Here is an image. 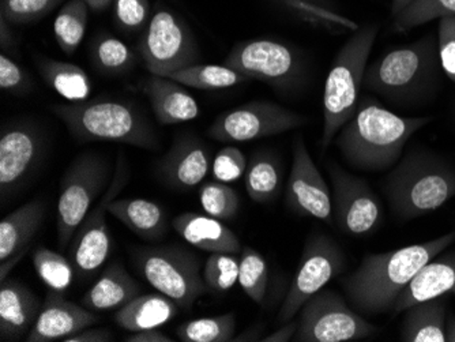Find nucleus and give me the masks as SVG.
I'll use <instances>...</instances> for the list:
<instances>
[{"label":"nucleus","mask_w":455,"mask_h":342,"mask_svg":"<svg viewBox=\"0 0 455 342\" xmlns=\"http://www.w3.org/2000/svg\"><path fill=\"white\" fill-rule=\"evenodd\" d=\"M455 242V229L426 243L364 255L357 269L341 278L350 305L360 314L390 313L420 270Z\"/></svg>","instance_id":"nucleus-1"},{"label":"nucleus","mask_w":455,"mask_h":342,"mask_svg":"<svg viewBox=\"0 0 455 342\" xmlns=\"http://www.w3.org/2000/svg\"><path fill=\"white\" fill-rule=\"evenodd\" d=\"M431 120L400 116L378 99L364 96L352 119L337 135L336 147L355 170L382 172L397 164L408 140Z\"/></svg>","instance_id":"nucleus-2"},{"label":"nucleus","mask_w":455,"mask_h":342,"mask_svg":"<svg viewBox=\"0 0 455 342\" xmlns=\"http://www.w3.org/2000/svg\"><path fill=\"white\" fill-rule=\"evenodd\" d=\"M438 37L426 36L418 42L388 51L367 66L363 89L397 107L423 104L441 86Z\"/></svg>","instance_id":"nucleus-3"},{"label":"nucleus","mask_w":455,"mask_h":342,"mask_svg":"<svg viewBox=\"0 0 455 342\" xmlns=\"http://www.w3.org/2000/svg\"><path fill=\"white\" fill-rule=\"evenodd\" d=\"M383 194L400 221L432 213L455 196V167L426 149H411L383 182Z\"/></svg>","instance_id":"nucleus-4"},{"label":"nucleus","mask_w":455,"mask_h":342,"mask_svg":"<svg viewBox=\"0 0 455 342\" xmlns=\"http://www.w3.org/2000/svg\"><path fill=\"white\" fill-rule=\"evenodd\" d=\"M52 111L76 139L119 142L149 150L158 147L157 135L145 115L123 99L59 104Z\"/></svg>","instance_id":"nucleus-5"},{"label":"nucleus","mask_w":455,"mask_h":342,"mask_svg":"<svg viewBox=\"0 0 455 342\" xmlns=\"http://www.w3.org/2000/svg\"><path fill=\"white\" fill-rule=\"evenodd\" d=\"M378 33L377 24L359 28L334 58L324 83L322 149L333 144L342 127L356 112L368 56L377 42Z\"/></svg>","instance_id":"nucleus-6"},{"label":"nucleus","mask_w":455,"mask_h":342,"mask_svg":"<svg viewBox=\"0 0 455 342\" xmlns=\"http://www.w3.org/2000/svg\"><path fill=\"white\" fill-rule=\"evenodd\" d=\"M135 266L155 290L172 298L181 308L208 292L198 258L180 247H142L132 254Z\"/></svg>","instance_id":"nucleus-7"},{"label":"nucleus","mask_w":455,"mask_h":342,"mask_svg":"<svg viewBox=\"0 0 455 342\" xmlns=\"http://www.w3.org/2000/svg\"><path fill=\"white\" fill-rule=\"evenodd\" d=\"M109 164L99 153H82L71 163L60 183L58 201L59 247L71 243L94 201L109 186Z\"/></svg>","instance_id":"nucleus-8"},{"label":"nucleus","mask_w":455,"mask_h":342,"mask_svg":"<svg viewBox=\"0 0 455 342\" xmlns=\"http://www.w3.org/2000/svg\"><path fill=\"white\" fill-rule=\"evenodd\" d=\"M224 65L250 79L262 81L281 93H292L306 79L307 68L301 53L268 38L237 43L224 59Z\"/></svg>","instance_id":"nucleus-9"},{"label":"nucleus","mask_w":455,"mask_h":342,"mask_svg":"<svg viewBox=\"0 0 455 342\" xmlns=\"http://www.w3.org/2000/svg\"><path fill=\"white\" fill-rule=\"evenodd\" d=\"M293 341L347 342L375 336L379 329L352 310L339 293L319 290L298 313Z\"/></svg>","instance_id":"nucleus-10"},{"label":"nucleus","mask_w":455,"mask_h":342,"mask_svg":"<svg viewBox=\"0 0 455 342\" xmlns=\"http://www.w3.org/2000/svg\"><path fill=\"white\" fill-rule=\"evenodd\" d=\"M347 266L344 250L336 240L323 232H315L307 239L300 265L289 287L285 300L278 311L277 322L286 323L298 315L309 298H313Z\"/></svg>","instance_id":"nucleus-11"},{"label":"nucleus","mask_w":455,"mask_h":342,"mask_svg":"<svg viewBox=\"0 0 455 342\" xmlns=\"http://www.w3.org/2000/svg\"><path fill=\"white\" fill-rule=\"evenodd\" d=\"M138 51L150 74L168 78L199 62L193 33L175 12L165 9H158L150 18Z\"/></svg>","instance_id":"nucleus-12"},{"label":"nucleus","mask_w":455,"mask_h":342,"mask_svg":"<svg viewBox=\"0 0 455 342\" xmlns=\"http://www.w3.org/2000/svg\"><path fill=\"white\" fill-rule=\"evenodd\" d=\"M129 180V163L124 155L120 153L116 170L106 193L100 198L99 203L91 209L71 240L68 259L71 260L79 280L91 277L108 259L111 252V235L106 223V213L111 201L117 198Z\"/></svg>","instance_id":"nucleus-13"},{"label":"nucleus","mask_w":455,"mask_h":342,"mask_svg":"<svg viewBox=\"0 0 455 342\" xmlns=\"http://www.w3.org/2000/svg\"><path fill=\"white\" fill-rule=\"evenodd\" d=\"M306 123L307 117L292 109L270 101H251L220 115L208 135L222 144H240L283 134Z\"/></svg>","instance_id":"nucleus-14"},{"label":"nucleus","mask_w":455,"mask_h":342,"mask_svg":"<svg viewBox=\"0 0 455 342\" xmlns=\"http://www.w3.org/2000/svg\"><path fill=\"white\" fill-rule=\"evenodd\" d=\"M330 180L333 186V217L339 231L350 236H367L382 221V203L365 180L329 165Z\"/></svg>","instance_id":"nucleus-15"},{"label":"nucleus","mask_w":455,"mask_h":342,"mask_svg":"<svg viewBox=\"0 0 455 342\" xmlns=\"http://www.w3.org/2000/svg\"><path fill=\"white\" fill-rule=\"evenodd\" d=\"M286 203L300 216L321 219L333 226L331 194L307 149L303 137H299L293 147L292 170L286 186Z\"/></svg>","instance_id":"nucleus-16"},{"label":"nucleus","mask_w":455,"mask_h":342,"mask_svg":"<svg viewBox=\"0 0 455 342\" xmlns=\"http://www.w3.org/2000/svg\"><path fill=\"white\" fill-rule=\"evenodd\" d=\"M44 149L40 130L32 123L6 124L0 135V190L12 193L33 172Z\"/></svg>","instance_id":"nucleus-17"},{"label":"nucleus","mask_w":455,"mask_h":342,"mask_svg":"<svg viewBox=\"0 0 455 342\" xmlns=\"http://www.w3.org/2000/svg\"><path fill=\"white\" fill-rule=\"evenodd\" d=\"M211 153L199 138L183 135L173 142L158 164L161 179L176 190H191L211 170Z\"/></svg>","instance_id":"nucleus-18"},{"label":"nucleus","mask_w":455,"mask_h":342,"mask_svg":"<svg viewBox=\"0 0 455 342\" xmlns=\"http://www.w3.org/2000/svg\"><path fill=\"white\" fill-rule=\"evenodd\" d=\"M97 323L93 311L66 300L61 293L50 290L37 321L27 336L29 342H52L68 338Z\"/></svg>","instance_id":"nucleus-19"},{"label":"nucleus","mask_w":455,"mask_h":342,"mask_svg":"<svg viewBox=\"0 0 455 342\" xmlns=\"http://www.w3.org/2000/svg\"><path fill=\"white\" fill-rule=\"evenodd\" d=\"M37 296L18 280L2 281L0 285V338L20 341L32 330L40 314Z\"/></svg>","instance_id":"nucleus-20"},{"label":"nucleus","mask_w":455,"mask_h":342,"mask_svg":"<svg viewBox=\"0 0 455 342\" xmlns=\"http://www.w3.org/2000/svg\"><path fill=\"white\" fill-rule=\"evenodd\" d=\"M446 295L455 296V250L447 249L429 260L413 278L398 298L393 314L398 315L416 303Z\"/></svg>","instance_id":"nucleus-21"},{"label":"nucleus","mask_w":455,"mask_h":342,"mask_svg":"<svg viewBox=\"0 0 455 342\" xmlns=\"http://www.w3.org/2000/svg\"><path fill=\"white\" fill-rule=\"evenodd\" d=\"M142 91L149 99L156 119L163 126L186 123L199 115L196 99L175 79L150 74L142 84Z\"/></svg>","instance_id":"nucleus-22"},{"label":"nucleus","mask_w":455,"mask_h":342,"mask_svg":"<svg viewBox=\"0 0 455 342\" xmlns=\"http://www.w3.org/2000/svg\"><path fill=\"white\" fill-rule=\"evenodd\" d=\"M172 227L181 239L196 249L208 252L240 254L242 244L234 231L222 224L221 219L209 214L183 213L172 219Z\"/></svg>","instance_id":"nucleus-23"},{"label":"nucleus","mask_w":455,"mask_h":342,"mask_svg":"<svg viewBox=\"0 0 455 342\" xmlns=\"http://www.w3.org/2000/svg\"><path fill=\"white\" fill-rule=\"evenodd\" d=\"M137 281L124 270L119 262H112L93 287L82 298L84 307L91 311L119 310L140 295Z\"/></svg>","instance_id":"nucleus-24"},{"label":"nucleus","mask_w":455,"mask_h":342,"mask_svg":"<svg viewBox=\"0 0 455 342\" xmlns=\"http://www.w3.org/2000/svg\"><path fill=\"white\" fill-rule=\"evenodd\" d=\"M403 313L401 341L447 342V310L443 296L416 303Z\"/></svg>","instance_id":"nucleus-25"},{"label":"nucleus","mask_w":455,"mask_h":342,"mask_svg":"<svg viewBox=\"0 0 455 342\" xmlns=\"http://www.w3.org/2000/svg\"><path fill=\"white\" fill-rule=\"evenodd\" d=\"M179 306L163 293L138 295L129 305L119 308L115 322L124 330L140 331L158 329L165 325L178 314Z\"/></svg>","instance_id":"nucleus-26"},{"label":"nucleus","mask_w":455,"mask_h":342,"mask_svg":"<svg viewBox=\"0 0 455 342\" xmlns=\"http://www.w3.org/2000/svg\"><path fill=\"white\" fill-rule=\"evenodd\" d=\"M45 205L36 199L4 217L0 223V262L22 251L44 221Z\"/></svg>","instance_id":"nucleus-27"},{"label":"nucleus","mask_w":455,"mask_h":342,"mask_svg":"<svg viewBox=\"0 0 455 342\" xmlns=\"http://www.w3.org/2000/svg\"><path fill=\"white\" fill-rule=\"evenodd\" d=\"M108 211L143 239L158 240L167 234L165 211L153 201L143 198H115L109 203Z\"/></svg>","instance_id":"nucleus-28"},{"label":"nucleus","mask_w":455,"mask_h":342,"mask_svg":"<svg viewBox=\"0 0 455 342\" xmlns=\"http://www.w3.org/2000/svg\"><path fill=\"white\" fill-rule=\"evenodd\" d=\"M36 66L45 84L70 103L86 101L91 96V78L79 66L44 56L36 58Z\"/></svg>","instance_id":"nucleus-29"},{"label":"nucleus","mask_w":455,"mask_h":342,"mask_svg":"<svg viewBox=\"0 0 455 342\" xmlns=\"http://www.w3.org/2000/svg\"><path fill=\"white\" fill-rule=\"evenodd\" d=\"M244 182L248 195L254 203H268L275 201L283 182L277 157L270 153H255L245 170Z\"/></svg>","instance_id":"nucleus-30"},{"label":"nucleus","mask_w":455,"mask_h":342,"mask_svg":"<svg viewBox=\"0 0 455 342\" xmlns=\"http://www.w3.org/2000/svg\"><path fill=\"white\" fill-rule=\"evenodd\" d=\"M289 12L303 21L330 32H356L359 25L352 21L334 4V0H278Z\"/></svg>","instance_id":"nucleus-31"},{"label":"nucleus","mask_w":455,"mask_h":342,"mask_svg":"<svg viewBox=\"0 0 455 342\" xmlns=\"http://www.w3.org/2000/svg\"><path fill=\"white\" fill-rule=\"evenodd\" d=\"M186 88L199 89V91H220L232 88L240 84L251 81L239 71L225 65H191L181 68L170 76Z\"/></svg>","instance_id":"nucleus-32"},{"label":"nucleus","mask_w":455,"mask_h":342,"mask_svg":"<svg viewBox=\"0 0 455 342\" xmlns=\"http://www.w3.org/2000/svg\"><path fill=\"white\" fill-rule=\"evenodd\" d=\"M89 6L85 0H68L56 15L53 33L63 52L73 55L88 29Z\"/></svg>","instance_id":"nucleus-33"},{"label":"nucleus","mask_w":455,"mask_h":342,"mask_svg":"<svg viewBox=\"0 0 455 342\" xmlns=\"http://www.w3.org/2000/svg\"><path fill=\"white\" fill-rule=\"evenodd\" d=\"M236 330L235 314L194 319L179 326L176 334L183 342L234 341Z\"/></svg>","instance_id":"nucleus-34"},{"label":"nucleus","mask_w":455,"mask_h":342,"mask_svg":"<svg viewBox=\"0 0 455 342\" xmlns=\"http://www.w3.org/2000/svg\"><path fill=\"white\" fill-rule=\"evenodd\" d=\"M33 265L40 280L53 292L63 293L70 288L76 270L68 258L41 246L33 254Z\"/></svg>","instance_id":"nucleus-35"},{"label":"nucleus","mask_w":455,"mask_h":342,"mask_svg":"<svg viewBox=\"0 0 455 342\" xmlns=\"http://www.w3.org/2000/svg\"><path fill=\"white\" fill-rule=\"evenodd\" d=\"M239 282L245 295L263 305L268 284V267L265 258L251 247H243L240 252Z\"/></svg>","instance_id":"nucleus-36"},{"label":"nucleus","mask_w":455,"mask_h":342,"mask_svg":"<svg viewBox=\"0 0 455 342\" xmlns=\"http://www.w3.org/2000/svg\"><path fill=\"white\" fill-rule=\"evenodd\" d=\"M444 17H455V0H416L393 17V28L405 33Z\"/></svg>","instance_id":"nucleus-37"},{"label":"nucleus","mask_w":455,"mask_h":342,"mask_svg":"<svg viewBox=\"0 0 455 342\" xmlns=\"http://www.w3.org/2000/svg\"><path fill=\"white\" fill-rule=\"evenodd\" d=\"M92 59L100 71L106 74H122L135 65L132 51L119 38L101 36L92 45Z\"/></svg>","instance_id":"nucleus-38"},{"label":"nucleus","mask_w":455,"mask_h":342,"mask_svg":"<svg viewBox=\"0 0 455 342\" xmlns=\"http://www.w3.org/2000/svg\"><path fill=\"white\" fill-rule=\"evenodd\" d=\"M199 203L204 213L221 221H229L239 211L240 199L234 188L216 180L201 186Z\"/></svg>","instance_id":"nucleus-39"},{"label":"nucleus","mask_w":455,"mask_h":342,"mask_svg":"<svg viewBox=\"0 0 455 342\" xmlns=\"http://www.w3.org/2000/svg\"><path fill=\"white\" fill-rule=\"evenodd\" d=\"M240 259L235 254L212 252L202 272L204 284L212 292H227L239 281Z\"/></svg>","instance_id":"nucleus-40"},{"label":"nucleus","mask_w":455,"mask_h":342,"mask_svg":"<svg viewBox=\"0 0 455 342\" xmlns=\"http://www.w3.org/2000/svg\"><path fill=\"white\" fill-rule=\"evenodd\" d=\"M61 0H2L0 17L9 24L29 25L47 17Z\"/></svg>","instance_id":"nucleus-41"},{"label":"nucleus","mask_w":455,"mask_h":342,"mask_svg":"<svg viewBox=\"0 0 455 342\" xmlns=\"http://www.w3.org/2000/svg\"><path fill=\"white\" fill-rule=\"evenodd\" d=\"M247 157L236 147H225L217 153L212 163V175L217 182L232 183L244 176Z\"/></svg>","instance_id":"nucleus-42"},{"label":"nucleus","mask_w":455,"mask_h":342,"mask_svg":"<svg viewBox=\"0 0 455 342\" xmlns=\"http://www.w3.org/2000/svg\"><path fill=\"white\" fill-rule=\"evenodd\" d=\"M112 4L115 20L124 30L135 32L149 21V0H114Z\"/></svg>","instance_id":"nucleus-43"},{"label":"nucleus","mask_w":455,"mask_h":342,"mask_svg":"<svg viewBox=\"0 0 455 342\" xmlns=\"http://www.w3.org/2000/svg\"><path fill=\"white\" fill-rule=\"evenodd\" d=\"M0 88L14 96H25L33 88L27 71L4 53L0 55Z\"/></svg>","instance_id":"nucleus-44"},{"label":"nucleus","mask_w":455,"mask_h":342,"mask_svg":"<svg viewBox=\"0 0 455 342\" xmlns=\"http://www.w3.org/2000/svg\"><path fill=\"white\" fill-rule=\"evenodd\" d=\"M438 50L443 73L455 84V17L441 18L438 27Z\"/></svg>","instance_id":"nucleus-45"},{"label":"nucleus","mask_w":455,"mask_h":342,"mask_svg":"<svg viewBox=\"0 0 455 342\" xmlns=\"http://www.w3.org/2000/svg\"><path fill=\"white\" fill-rule=\"evenodd\" d=\"M114 341V334L106 329L86 328L79 333L73 334L63 339V342H111Z\"/></svg>","instance_id":"nucleus-46"},{"label":"nucleus","mask_w":455,"mask_h":342,"mask_svg":"<svg viewBox=\"0 0 455 342\" xmlns=\"http://www.w3.org/2000/svg\"><path fill=\"white\" fill-rule=\"evenodd\" d=\"M298 321H289L283 323V328L277 329L275 333L263 337L262 341L265 342H288L292 341L298 331Z\"/></svg>","instance_id":"nucleus-47"},{"label":"nucleus","mask_w":455,"mask_h":342,"mask_svg":"<svg viewBox=\"0 0 455 342\" xmlns=\"http://www.w3.org/2000/svg\"><path fill=\"white\" fill-rule=\"evenodd\" d=\"M127 342H172L173 339L157 329L135 331L132 336L126 337Z\"/></svg>","instance_id":"nucleus-48"},{"label":"nucleus","mask_w":455,"mask_h":342,"mask_svg":"<svg viewBox=\"0 0 455 342\" xmlns=\"http://www.w3.org/2000/svg\"><path fill=\"white\" fill-rule=\"evenodd\" d=\"M30 246L27 247V249L22 250V251L17 252V254L12 255V257L7 258L6 260H2L0 262V282L2 281L6 280L7 275L12 273V267L22 260V258L27 255V252L29 251Z\"/></svg>","instance_id":"nucleus-49"},{"label":"nucleus","mask_w":455,"mask_h":342,"mask_svg":"<svg viewBox=\"0 0 455 342\" xmlns=\"http://www.w3.org/2000/svg\"><path fill=\"white\" fill-rule=\"evenodd\" d=\"M0 44L4 50L14 47V36L10 30L9 22L4 17H0Z\"/></svg>","instance_id":"nucleus-50"},{"label":"nucleus","mask_w":455,"mask_h":342,"mask_svg":"<svg viewBox=\"0 0 455 342\" xmlns=\"http://www.w3.org/2000/svg\"><path fill=\"white\" fill-rule=\"evenodd\" d=\"M265 325L255 326V328L248 329L240 336L235 337L234 341H262V331Z\"/></svg>","instance_id":"nucleus-51"},{"label":"nucleus","mask_w":455,"mask_h":342,"mask_svg":"<svg viewBox=\"0 0 455 342\" xmlns=\"http://www.w3.org/2000/svg\"><path fill=\"white\" fill-rule=\"evenodd\" d=\"M85 2L88 4L89 9L96 12H104L107 7L114 4V0H85Z\"/></svg>","instance_id":"nucleus-52"},{"label":"nucleus","mask_w":455,"mask_h":342,"mask_svg":"<svg viewBox=\"0 0 455 342\" xmlns=\"http://www.w3.org/2000/svg\"><path fill=\"white\" fill-rule=\"evenodd\" d=\"M413 2H416V0H391V14H393V17H395V15H397L398 12H403L405 7H408L409 4H413Z\"/></svg>","instance_id":"nucleus-53"},{"label":"nucleus","mask_w":455,"mask_h":342,"mask_svg":"<svg viewBox=\"0 0 455 342\" xmlns=\"http://www.w3.org/2000/svg\"><path fill=\"white\" fill-rule=\"evenodd\" d=\"M447 342H455V316H450L446 321Z\"/></svg>","instance_id":"nucleus-54"}]
</instances>
